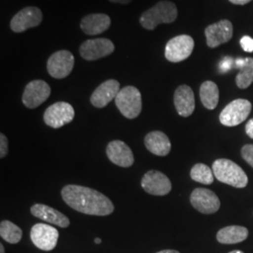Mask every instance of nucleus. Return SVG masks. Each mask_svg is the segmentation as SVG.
<instances>
[{"label":"nucleus","instance_id":"obj_16","mask_svg":"<svg viewBox=\"0 0 253 253\" xmlns=\"http://www.w3.org/2000/svg\"><path fill=\"white\" fill-rule=\"evenodd\" d=\"M120 91L119 82L110 79L103 82L94 90L90 97L91 104L97 108H104L117 98Z\"/></svg>","mask_w":253,"mask_h":253},{"label":"nucleus","instance_id":"obj_2","mask_svg":"<svg viewBox=\"0 0 253 253\" xmlns=\"http://www.w3.org/2000/svg\"><path fill=\"white\" fill-rule=\"evenodd\" d=\"M177 14L178 11L174 3L163 0L144 11L139 22L146 30H154L161 24H172L177 18Z\"/></svg>","mask_w":253,"mask_h":253},{"label":"nucleus","instance_id":"obj_10","mask_svg":"<svg viewBox=\"0 0 253 253\" xmlns=\"http://www.w3.org/2000/svg\"><path fill=\"white\" fill-rule=\"evenodd\" d=\"M42 10L34 7L28 6L18 11L10 21V29L15 33H22L27 29L38 27L42 22Z\"/></svg>","mask_w":253,"mask_h":253},{"label":"nucleus","instance_id":"obj_14","mask_svg":"<svg viewBox=\"0 0 253 253\" xmlns=\"http://www.w3.org/2000/svg\"><path fill=\"white\" fill-rule=\"evenodd\" d=\"M141 186L147 193L155 196L167 195L172 190V183L163 172L151 170L145 173Z\"/></svg>","mask_w":253,"mask_h":253},{"label":"nucleus","instance_id":"obj_36","mask_svg":"<svg viewBox=\"0 0 253 253\" xmlns=\"http://www.w3.org/2000/svg\"><path fill=\"white\" fill-rule=\"evenodd\" d=\"M95 243H96V244H100V243H101V239H100V238H96V239H95Z\"/></svg>","mask_w":253,"mask_h":253},{"label":"nucleus","instance_id":"obj_12","mask_svg":"<svg viewBox=\"0 0 253 253\" xmlns=\"http://www.w3.org/2000/svg\"><path fill=\"white\" fill-rule=\"evenodd\" d=\"M51 95L50 85L42 80L28 83L23 93L22 101L29 109H35L42 104Z\"/></svg>","mask_w":253,"mask_h":253},{"label":"nucleus","instance_id":"obj_3","mask_svg":"<svg viewBox=\"0 0 253 253\" xmlns=\"http://www.w3.org/2000/svg\"><path fill=\"white\" fill-rule=\"evenodd\" d=\"M212 170L215 177L221 183L237 189H242L248 185L249 178L244 170L230 160L218 159L215 161Z\"/></svg>","mask_w":253,"mask_h":253},{"label":"nucleus","instance_id":"obj_32","mask_svg":"<svg viewBox=\"0 0 253 253\" xmlns=\"http://www.w3.org/2000/svg\"><path fill=\"white\" fill-rule=\"evenodd\" d=\"M112 3H116V4H121V5H127L129 4L132 0H109Z\"/></svg>","mask_w":253,"mask_h":253},{"label":"nucleus","instance_id":"obj_7","mask_svg":"<svg viewBox=\"0 0 253 253\" xmlns=\"http://www.w3.org/2000/svg\"><path fill=\"white\" fill-rule=\"evenodd\" d=\"M74 62V55L70 51L60 50L49 57L47 71L53 78L64 79L73 72Z\"/></svg>","mask_w":253,"mask_h":253},{"label":"nucleus","instance_id":"obj_11","mask_svg":"<svg viewBox=\"0 0 253 253\" xmlns=\"http://www.w3.org/2000/svg\"><path fill=\"white\" fill-rule=\"evenodd\" d=\"M58 235L59 233L54 227L44 223H37L31 228L30 232L33 244L44 252H51L54 250L57 245Z\"/></svg>","mask_w":253,"mask_h":253},{"label":"nucleus","instance_id":"obj_8","mask_svg":"<svg viewBox=\"0 0 253 253\" xmlns=\"http://www.w3.org/2000/svg\"><path fill=\"white\" fill-rule=\"evenodd\" d=\"M75 116L73 106L65 101H58L46 109L43 120L47 126L59 128L71 123Z\"/></svg>","mask_w":253,"mask_h":253},{"label":"nucleus","instance_id":"obj_19","mask_svg":"<svg viewBox=\"0 0 253 253\" xmlns=\"http://www.w3.org/2000/svg\"><path fill=\"white\" fill-rule=\"evenodd\" d=\"M111 27V18L105 13H90L82 19V31L88 36H96L105 32Z\"/></svg>","mask_w":253,"mask_h":253},{"label":"nucleus","instance_id":"obj_22","mask_svg":"<svg viewBox=\"0 0 253 253\" xmlns=\"http://www.w3.org/2000/svg\"><path fill=\"white\" fill-rule=\"evenodd\" d=\"M249 236V231L243 226L232 225L219 230L217 240L221 244H236L245 241Z\"/></svg>","mask_w":253,"mask_h":253},{"label":"nucleus","instance_id":"obj_20","mask_svg":"<svg viewBox=\"0 0 253 253\" xmlns=\"http://www.w3.org/2000/svg\"><path fill=\"white\" fill-rule=\"evenodd\" d=\"M30 211L34 217L41 218L42 220L46 221L48 223H51L61 228H67L70 226L71 222L69 217L65 216L60 211L51 208L49 206L42 205V204H36L31 208Z\"/></svg>","mask_w":253,"mask_h":253},{"label":"nucleus","instance_id":"obj_30","mask_svg":"<svg viewBox=\"0 0 253 253\" xmlns=\"http://www.w3.org/2000/svg\"><path fill=\"white\" fill-rule=\"evenodd\" d=\"M246 133L250 138L253 139V118H252L248 123L246 124Z\"/></svg>","mask_w":253,"mask_h":253},{"label":"nucleus","instance_id":"obj_21","mask_svg":"<svg viewBox=\"0 0 253 253\" xmlns=\"http://www.w3.org/2000/svg\"><path fill=\"white\" fill-rule=\"evenodd\" d=\"M145 145L148 151L160 157L167 156L172 147L168 136L160 130L147 133L145 137Z\"/></svg>","mask_w":253,"mask_h":253},{"label":"nucleus","instance_id":"obj_33","mask_svg":"<svg viewBox=\"0 0 253 253\" xmlns=\"http://www.w3.org/2000/svg\"><path fill=\"white\" fill-rule=\"evenodd\" d=\"M229 1L235 5H245V4H248L249 2H251L252 0H229Z\"/></svg>","mask_w":253,"mask_h":253},{"label":"nucleus","instance_id":"obj_13","mask_svg":"<svg viewBox=\"0 0 253 253\" xmlns=\"http://www.w3.org/2000/svg\"><path fill=\"white\" fill-rule=\"evenodd\" d=\"M190 204L200 213L214 214L220 208V201L217 194L205 188H197L190 195Z\"/></svg>","mask_w":253,"mask_h":253},{"label":"nucleus","instance_id":"obj_28","mask_svg":"<svg viewBox=\"0 0 253 253\" xmlns=\"http://www.w3.org/2000/svg\"><path fill=\"white\" fill-rule=\"evenodd\" d=\"M9 152V142L3 133L0 134V158L4 159Z\"/></svg>","mask_w":253,"mask_h":253},{"label":"nucleus","instance_id":"obj_37","mask_svg":"<svg viewBox=\"0 0 253 253\" xmlns=\"http://www.w3.org/2000/svg\"><path fill=\"white\" fill-rule=\"evenodd\" d=\"M244 253L243 252H241V251H233V252H231V253Z\"/></svg>","mask_w":253,"mask_h":253},{"label":"nucleus","instance_id":"obj_1","mask_svg":"<svg viewBox=\"0 0 253 253\" xmlns=\"http://www.w3.org/2000/svg\"><path fill=\"white\" fill-rule=\"evenodd\" d=\"M64 202L71 208L86 215L108 216L115 207L112 201L100 191L79 185H67L61 190Z\"/></svg>","mask_w":253,"mask_h":253},{"label":"nucleus","instance_id":"obj_34","mask_svg":"<svg viewBox=\"0 0 253 253\" xmlns=\"http://www.w3.org/2000/svg\"><path fill=\"white\" fill-rule=\"evenodd\" d=\"M180 253L179 252H177V251H174V250H164V251H162V252H159V253Z\"/></svg>","mask_w":253,"mask_h":253},{"label":"nucleus","instance_id":"obj_31","mask_svg":"<svg viewBox=\"0 0 253 253\" xmlns=\"http://www.w3.org/2000/svg\"><path fill=\"white\" fill-rule=\"evenodd\" d=\"M227 62V58L225 60H223V61H221V63H220V68H221V70H222V72H224V68H226V71H228L230 68H231V64H232V61H231V58L229 59V61H228V63Z\"/></svg>","mask_w":253,"mask_h":253},{"label":"nucleus","instance_id":"obj_5","mask_svg":"<svg viewBox=\"0 0 253 253\" xmlns=\"http://www.w3.org/2000/svg\"><path fill=\"white\" fill-rule=\"evenodd\" d=\"M253 109L251 101L245 99L233 100L219 115V121L226 126H235L241 124L250 116Z\"/></svg>","mask_w":253,"mask_h":253},{"label":"nucleus","instance_id":"obj_15","mask_svg":"<svg viewBox=\"0 0 253 253\" xmlns=\"http://www.w3.org/2000/svg\"><path fill=\"white\" fill-rule=\"evenodd\" d=\"M233 33V25L228 20H221L217 23L212 24L205 30L207 44L210 48H216L217 46L226 43L232 39Z\"/></svg>","mask_w":253,"mask_h":253},{"label":"nucleus","instance_id":"obj_24","mask_svg":"<svg viewBox=\"0 0 253 253\" xmlns=\"http://www.w3.org/2000/svg\"><path fill=\"white\" fill-rule=\"evenodd\" d=\"M200 98L203 105L208 110H214L219 100V90L217 84L212 81L204 82L200 87Z\"/></svg>","mask_w":253,"mask_h":253},{"label":"nucleus","instance_id":"obj_25","mask_svg":"<svg viewBox=\"0 0 253 253\" xmlns=\"http://www.w3.org/2000/svg\"><path fill=\"white\" fill-rule=\"evenodd\" d=\"M1 238L10 244H17L23 236V232L17 225L9 220H2L0 223Z\"/></svg>","mask_w":253,"mask_h":253},{"label":"nucleus","instance_id":"obj_4","mask_svg":"<svg viewBox=\"0 0 253 253\" xmlns=\"http://www.w3.org/2000/svg\"><path fill=\"white\" fill-rule=\"evenodd\" d=\"M115 101L119 112L128 119H134L142 112V95L135 86L127 85L120 89Z\"/></svg>","mask_w":253,"mask_h":253},{"label":"nucleus","instance_id":"obj_27","mask_svg":"<svg viewBox=\"0 0 253 253\" xmlns=\"http://www.w3.org/2000/svg\"><path fill=\"white\" fill-rule=\"evenodd\" d=\"M242 158L253 168V145H246L241 150Z\"/></svg>","mask_w":253,"mask_h":253},{"label":"nucleus","instance_id":"obj_9","mask_svg":"<svg viewBox=\"0 0 253 253\" xmlns=\"http://www.w3.org/2000/svg\"><path fill=\"white\" fill-rule=\"evenodd\" d=\"M115 51V44L105 38L90 39L82 43L79 52L82 57L87 61H95L106 57Z\"/></svg>","mask_w":253,"mask_h":253},{"label":"nucleus","instance_id":"obj_18","mask_svg":"<svg viewBox=\"0 0 253 253\" xmlns=\"http://www.w3.org/2000/svg\"><path fill=\"white\" fill-rule=\"evenodd\" d=\"M173 102L176 112L183 118L190 117L195 110L194 93L187 84H182L174 91Z\"/></svg>","mask_w":253,"mask_h":253},{"label":"nucleus","instance_id":"obj_17","mask_svg":"<svg viewBox=\"0 0 253 253\" xmlns=\"http://www.w3.org/2000/svg\"><path fill=\"white\" fill-rule=\"evenodd\" d=\"M109 160L119 167L127 168L134 163V156L129 146L122 141L116 140L109 143L106 148Z\"/></svg>","mask_w":253,"mask_h":253},{"label":"nucleus","instance_id":"obj_6","mask_svg":"<svg viewBox=\"0 0 253 253\" xmlns=\"http://www.w3.org/2000/svg\"><path fill=\"white\" fill-rule=\"evenodd\" d=\"M194 49V41L189 35H179L171 39L165 46V58L178 63L190 57Z\"/></svg>","mask_w":253,"mask_h":253},{"label":"nucleus","instance_id":"obj_35","mask_svg":"<svg viewBox=\"0 0 253 253\" xmlns=\"http://www.w3.org/2000/svg\"><path fill=\"white\" fill-rule=\"evenodd\" d=\"M0 253H5V250H4V246L0 244Z\"/></svg>","mask_w":253,"mask_h":253},{"label":"nucleus","instance_id":"obj_23","mask_svg":"<svg viewBox=\"0 0 253 253\" xmlns=\"http://www.w3.org/2000/svg\"><path fill=\"white\" fill-rule=\"evenodd\" d=\"M235 63L240 69L235 78L236 85L241 89H246L253 82V58H239Z\"/></svg>","mask_w":253,"mask_h":253},{"label":"nucleus","instance_id":"obj_29","mask_svg":"<svg viewBox=\"0 0 253 253\" xmlns=\"http://www.w3.org/2000/svg\"><path fill=\"white\" fill-rule=\"evenodd\" d=\"M240 45L245 52L253 53V39L250 36L242 37L240 40Z\"/></svg>","mask_w":253,"mask_h":253},{"label":"nucleus","instance_id":"obj_26","mask_svg":"<svg viewBox=\"0 0 253 253\" xmlns=\"http://www.w3.org/2000/svg\"><path fill=\"white\" fill-rule=\"evenodd\" d=\"M190 177L192 180L204 185H210L214 181L213 170L204 163L195 164L190 170Z\"/></svg>","mask_w":253,"mask_h":253}]
</instances>
